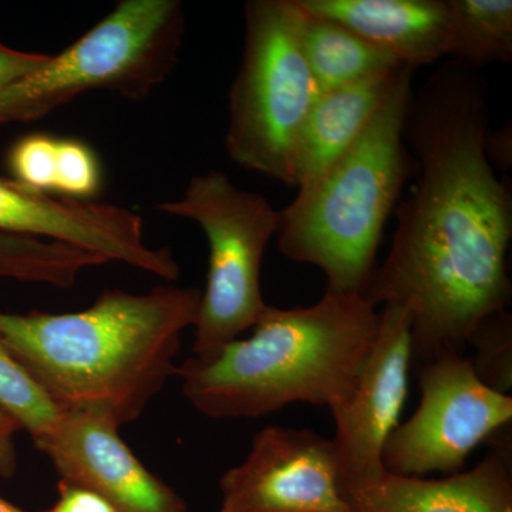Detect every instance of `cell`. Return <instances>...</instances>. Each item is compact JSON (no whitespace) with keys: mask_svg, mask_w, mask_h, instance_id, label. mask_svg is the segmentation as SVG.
<instances>
[{"mask_svg":"<svg viewBox=\"0 0 512 512\" xmlns=\"http://www.w3.org/2000/svg\"><path fill=\"white\" fill-rule=\"evenodd\" d=\"M488 131L477 70L447 62L410 101L406 143L419 177L397 205L392 247L363 298L409 309L417 367L464 353L481 320L510 305L511 185L485 154Z\"/></svg>","mask_w":512,"mask_h":512,"instance_id":"obj_1","label":"cell"},{"mask_svg":"<svg viewBox=\"0 0 512 512\" xmlns=\"http://www.w3.org/2000/svg\"><path fill=\"white\" fill-rule=\"evenodd\" d=\"M200 301L191 286L109 289L80 312L0 311V338L59 409L104 414L121 427L175 376Z\"/></svg>","mask_w":512,"mask_h":512,"instance_id":"obj_2","label":"cell"},{"mask_svg":"<svg viewBox=\"0 0 512 512\" xmlns=\"http://www.w3.org/2000/svg\"><path fill=\"white\" fill-rule=\"evenodd\" d=\"M247 339L175 370L185 399L210 419H259L293 403L332 407L362 372L379 329L376 306L326 292L306 308L269 306Z\"/></svg>","mask_w":512,"mask_h":512,"instance_id":"obj_3","label":"cell"},{"mask_svg":"<svg viewBox=\"0 0 512 512\" xmlns=\"http://www.w3.org/2000/svg\"><path fill=\"white\" fill-rule=\"evenodd\" d=\"M414 72L404 67L356 143L279 211V251L320 269L326 292L363 296L375 272L384 227L416 165L406 143Z\"/></svg>","mask_w":512,"mask_h":512,"instance_id":"obj_4","label":"cell"},{"mask_svg":"<svg viewBox=\"0 0 512 512\" xmlns=\"http://www.w3.org/2000/svg\"><path fill=\"white\" fill-rule=\"evenodd\" d=\"M184 35L178 0H121L59 55L0 90V127L40 119L89 92L147 99L174 72Z\"/></svg>","mask_w":512,"mask_h":512,"instance_id":"obj_5","label":"cell"},{"mask_svg":"<svg viewBox=\"0 0 512 512\" xmlns=\"http://www.w3.org/2000/svg\"><path fill=\"white\" fill-rule=\"evenodd\" d=\"M322 90L303 57L293 0H248L229 90L225 150L238 167L292 187L296 138Z\"/></svg>","mask_w":512,"mask_h":512,"instance_id":"obj_6","label":"cell"},{"mask_svg":"<svg viewBox=\"0 0 512 512\" xmlns=\"http://www.w3.org/2000/svg\"><path fill=\"white\" fill-rule=\"evenodd\" d=\"M158 211L197 224L208 242V272L194 325L192 357L210 362L254 328L269 308L262 296L266 248L279 229V210L259 192L242 190L218 170L194 175L183 194Z\"/></svg>","mask_w":512,"mask_h":512,"instance_id":"obj_7","label":"cell"},{"mask_svg":"<svg viewBox=\"0 0 512 512\" xmlns=\"http://www.w3.org/2000/svg\"><path fill=\"white\" fill-rule=\"evenodd\" d=\"M417 372L419 409L384 444V470L397 477L453 476L481 443L510 426L512 397L481 382L470 357L454 350Z\"/></svg>","mask_w":512,"mask_h":512,"instance_id":"obj_8","label":"cell"},{"mask_svg":"<svg viewBox=\"0 0 512 512\" xmlns=\"http://www.w3.org/2000/svg\"><path fill=\"white\" fill-rule=\"evenodd\" d=\"M220 512H357L332 439L266 426L222 474Z\"/></svg>","mask_w":512,"mask_h":512,"instance_id":"obj_9","label":"cell"},{"mask_svg":"<svg viewBox=\"0 0 512 512\" xmlns=\"http://www.w3.org/2000/svg\"><path fill=\"white\" fill-rule=\"evenodd\" d=\"M412 366V315L406 306L387 303L379 329L352 392L330 407L340 464L355 495L386 476L384 444L399 426L409 392Z\"/></svg>","mask_w":512,"mask_h":512,"instance_id":"obj_10","label":"cell"},{"mask_svg":"<svg viewBox=\"0 0 512 512\" xmlns=\"http://www.w3.org/2000/svg\"><path fill=\"white\" fill-rule=\"evenodd\" d=\"M0 232L83 249L175 281L180 265L171 249L151 248L143 218L121 205L53 197L0 177Z\"/></svg>","mask_w":512,"mask_h":512,"instance_id":"obj_11","label":"cell"},{"mask_svg":"<svg viewBox=\"0 0 512 512\" xmlns=\"http://www.w3.org/2000/svg\"><path fill=\"white\" fill-rule=\"evenodd\" d=\"M119 430L104 414L62 410L32 440L60 483L96 494L114 512H188L183 497L134 456Z\"/></svg>","mask_w":512,"mask_h":512,"instance_id":"obj_12","label":"cell"},{"mask_svg":"<svg viewBox=\"0 0 512 512\" xmlns=\"http://www.w3.org/2000/svg\"><path fill=\"white\" fill-rule=\"evenodd\" d=\"M312 15L363 37L403 66L417 70L448 57L447 0H298Z\"/></svg>","mask_w":512,"mask_h":512,"instance_id":"obj_13","label":"cell"},{"mask_svg":"<svg viewBox=\"0 0 512 512\" xmlns=\"http://www.w3.org/2000/svg\"><path fill=\"white\" fill-rule=\"evenodd\" d=\"M357 512H512L511 446H497L473 470L443 478L387 473L355 495Z\"/></svg>","mask_w":512,"mask_h":512,"instance_id":"obj_14","label":"cell"},{"mask_svg":"<svg viewBox=\"0 0 512 512\" xmlns=\"http://www.w3.org/2000/svg\"><path fill=\"white\" fill-rule=\"evenodd\" d=\"M404 67L320 94L296 138L292 187L315 183L356 143Z\"/></svg>","mask_w":512,"mask_h":512,"instance_id":"obj_15","label":"cell"},{"mask_svg":"<svg viewBox=\"0 0 512 512\" xmlns=\"http://www.w3.org/2000/svg\"><path fill=\"white\" fill-rule=\"evenodd\" d=\"M296 32L309 69L322 93L373 79L403 67L352 30L320 16L312 15L293 0Z\"/></svg>","mask_w":512,"mask_h":512,"instance_id":"obj_16","label":"cell"},{"mask_svg":"<svg viewBox=\"0 0 512 512\" xmlns=\"http://www.w3.org/2000/svg\"><path fill=\"white\" fill-rule=\"evenodd\" d=\"M450 62L477 70L512 62L511 0H447Z\"/></svg>","mask_w":512,"mask_h":512,"instance_id":"obj_17","label":"cell"},{"mask_svg":"<svg viewBox=\"0 0 512 512\" xmlns=\"http://www.w3.org/2000/svg\"><path fill=\"white\" fill-rule=\"evenodd\" d=\"M107 264L83 249L0 232V278L72 288L86 269Z\"/></svg>","mask_w":512,"mask_h":512,"instance_id":"obj_18","label":"cell"},{"mask_svg":"<svg viewBox=\"0 0 512 512\" xmlns=\"http://www.w3.org/2000/svg\"><path fill=\"white\" fill-rule=\"evenodd\" d=\"M0 410L13 417L30 437L52 426L62 409L56 406L15 359L0 338Z\"/></svg>","mask_w":512,"mask_h":512,"instance_id":"obj_19","label":"cell"},{"mask_svg":"<svg viewBox=\"0 0 512 512\" xmlns=\"http://www.w3.org/2000/svg\"><path fill=\"white\" fill-rule=\"evenodd\" d=\"M467 346L476 349L471 360L481 382L497 392L510 394L512 387V316L504 311L481 320L468 338Z\"/></svg>","mask_w":512,"mask_h":512,"instance_id":"obj_20","label":"cell"},{"mask_svg":"<svg viewBox=\"0 0 512 512\" xmlns=\"http://www.w3.org/2000/svg\"><path fill=\"white\" fill-rule=\"evenodd\" d=\"M101 164L92 147L76 138H57L55 192L73 200H94L101 190Z\"/></svg>","mask_w":512,"mask_h":512,"instance_id":"obj_21","label":"cell"},{"mask_svg":"<svg viewBox=\"0 0 512 512\" xmlns=\"http://www.w3.org/2000/svg\"><path fill=\"white\" fill-rule=\"evenodd\" d=\"M57 138L47 134H29L13 143L8 153L12 180L29 190L55 192Z\"/></svg>","mask_w":512,"mask_h":512,"instance_id":"obj_22","label":"cell"},{"mask_svg":"<svg viewBox=\"0 0 512 512\" xmlns=\"http://www.w3.org/2000/svg\"><path fill=\"white\" fill-rule=\"evenodd\" d=\"M50 55L13 49L0 40V90L39 69Z\"/></svg>","mask_w":512,"mask_h":512,"instance_id":"obj_23","label":"cell"},{"mask_svg":"<svg viewBox=\"0 0 512 512\" xmlns=\"http://www.w3.org/2000/svg\"><path fill=\"white\" fill-rule=\"evenodd\" d=\"M47 512H114L106 501L83 488L60 483L59 500Z\"/></svg>","mask_w":512,"mask_h":512,"instance_id":"obj_24","label":"cell"},{"mask_svg":"<svg viewBox=\"0 0 512 512\" xmlns=\"http://www.w3.org/2000/svg\"><path fill=\"white\" fill-rule=\"evenodd\" d=\"M22 430L18 421L0 410V477L9 478L18 468L15 437Z\"/></svg>","mask_w":512,"mask_h":512,"instance_id":"obj_25","label":"cell"},{"mask_svg":"<svg viewBox=\"0 0 512 512\" xmlns=\"http://www.w3.org/2000/svg\"><path fill=\"white\" fill-rule=\"evenodd\" d=\"M485 154L494 168L507 171L512 165V130L511 124L488 131L485 138Z\"/></svg>","mask_w":512,"mask_h":512,"instance_id":"obj_26","label":"cell"},{"mask_svg":"<svg viewBox=\"0 0 512 512\" xmlns=\"http://www.w3.org/2000/svg\"><path fill=\"white\" fill-rule=\"evenodd\" d=\"M0 512H25L20 510V508L15 507V505L8 503V501L0 498Z\"/></svg>","mask_w":512,"mask_h":512,"instance_id":"obj_27","label":"cell"}]
</instances>
